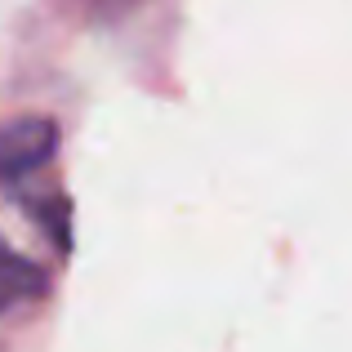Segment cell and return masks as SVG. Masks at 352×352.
<instances>
[{"label":"cell","mask_w":352,"mask_h":352,"mask_svg":"<svg viewBox=\"0 0 352 352\" xmlns=\"http://www.w3.org/2000/svg\"><path fill=\"white\" fill-rule=\"evenodd\" d=\"M58 147V125L50 116H18L0 125V183H18L41 170Z\"/></svg>","instance_id":"6da1fadb"},{"label":"cell","mask_w":352,"mask_h":352,"mask_svg":"<svg viewBox=\"0 0 352 352\" xmlns=\"http://www.w3.org/2000/svg\"><path fill=\"white\" fill-rule=\"evenodd\" d=\"M45 290H50V281H45L41 267H36L32 258H23L18 250H9L5 241H0V312L18 308V303L41 299Z\"/></svg>","instance_id":"7a4b0ae2"}]
</instances>
